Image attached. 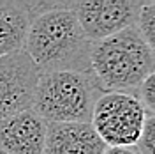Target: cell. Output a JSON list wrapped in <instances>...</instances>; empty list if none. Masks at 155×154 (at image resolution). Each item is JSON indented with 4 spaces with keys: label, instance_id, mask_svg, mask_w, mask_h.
<instances>
[{
    "label": "cell",
    "instance_id": "1",
    "mask_svg": "<svg viewBox=\"0 0 155 154\" xmlns=\"http://www.w3.org/2000/svg\"><path fill=\"white\" fill-rule=\"evenodd\" d=\"M92 43L67 2H35L23 51L41 75L57 71L90 73Z\"/></svg>",
    "mask_w": 155,
    "mask_h": 154
},
{
    "label": "cell",
    "instance_id": "2",
    "mask_svg": "<svg viewBox=\"0 0 155 154\" xmlns=\"http://www.w3.org/2000/svg\"><path fill=\"white\" fill-rule=\"evenodd\" d=\"M155 69V58L134 27L92 43L90 73L102 92L137 94V89Z\"/></svg>",
    "mask_w": 155,
    "mask_h": 154
},
{
    "label": "cell",
    "instance_id": "3",
    "mask_svg": "<svg viewBox=\"0 0 155 154\" xmlns=\"http://www.w3.org/2000/svg\"><path fill=\"white\" fill-rule=\"evenodd\" d=\"M101 94L92 73H44L39 76L32 110L48 124H90Z\"/></svg>",
    "mask_w": 155,
    "mask_h": 154
},
{
    "label": "cell",
    "instance_id": "4",
    "mask_svg": "<svg viewBox=\"0 0 155 154\" xmlns=\"http://www.w3.org/2000/svg\"><path fill=\"white\" fill-rule=\"evenodd\" d=\"M145 119L146 112L137 96L102 92L95 101L90 126L106 147H134Z\"/></svg>",
    "mask_w": 155,
    "mask_h": 154
},
{
    "label": "cell",
    "instance_id": "5",
    "mask_svg": "<svg viewBox=\"0 0 155 154\" xmlns=\"http://www.w3.org/2000/svg\"><path fill=\"white\" fill-rule=\"evenodd\" d=\"M90 43L111 37L137 23L143 2L137 0H83L67 2Z\"/></svg>",
    "mask_w": 155,
    "mask_h": 154
},
{
    "label": "cell",
    "instance_id": "6",
    "mask_svg": "<svg viewBox=\"0 0 155 154\" xmlns=\"http://www.w3.org/2000/svg\"><path fill=\"white\" fill-rule=\"evenodd\" d=\"M39 76L23 50L0 57V121L32 108Z\"/></svg>",
    "mask_w": 155,
    "mask_h": 154
},
{
    "label": "cell",
    "instance_id": "7",
    "mask_svg": "<svg viewBox=\"0 0 155 154\" xmlns=\"http://www.w3.org/2000/svg\"><path fill=\"white\" fill-rule=\"evenodd\" d=\"M48 122L32 108L0 121L2 154H44Z\"/></svg>",
    "mask_w": 155,
    "mask_h": 154
},
{
    "label": "cell",
    "instance_id": "8",
    "mask_svg": "<svg viewBox=\"0 0 155 154\" xmlns=\"http://www.w3.org/2000/svg\"><path fill=\"white\" fill-rule=\"evenodd\" d=\"M104 149L90 124H48L44 154H102Z\"/></svg>",
    "mask_w": 155,
    "mask_h": 154
},
{
    "label": "cell",
    "instance_id": "9",
    "mask_svg": "<svg viewBox=\"0 0 155 154\" xmlns=\"http://www.w3.org/2000/svg\"><path fill=\"white\" fill-rule=\"evenodd\" d=\"M35 2L0 0V57L23 50Z\"/></svg>",
    "mask_w": 155,
    "mask_h": 154
},
{
    "label": "cell",
    "instance_id": "10",
    "mask_svg": "<svg viewBox=\"0 0 155 154\" xmlns=\"http://www.w3.org/2000/svg\"><path fill=\"white\" fill-rule=\"evenodd\" d=\"M136 29L139 30L141 37L145 39V43L148 44L155 58V2H143Z\"/></svg>",
    "mask_w": 155,
    "mask_h": 154
},
{
    "label": "cell",
    "instance_id": "11",
    "mask_svg": "<svg viewBox=\"0 0 155 154\" xmlns=\"http://www.w3.org/2000/svg\"><path fill=\"white\" fill-rule=\"evenodd\" d=\"M134 149L137 154H155V115H146Z\"/></svg>",
    "mask_w": 155,
    "mask_h": 154
},
{
    "label": "cell",
    "instance_id": "12",
    "mask_svg": "<svg viewBox=\"0 0 155 154\" xmlns=\"http://www.w3.org/2000/svg\"><path fill=\"white\" fill-rule=\"evenodd\" d=\"M136 96L143 105L145 112H150V115H155V69L141 82Z\"/></svg>",
    "mask_w": 155,
    "mask_h": 154
},
{
    "label": "cell",
    "instance_id": "13",
    "mask_svg": "<svg viewBox=\"0 0 155 154\" xmlns=\"http://www.w3.org/2000/svg\"><path fill=\"white\" fill-rule=\"evenodd\" d=\"M102 154H137L134 147H106Z\"/></svg>",
    "mask_w": 155,
    "mask_h": 154
},
{
    "label": "cell",
    "instance_id": "14",
    "mask_svg": "<svg viewBox=\"0 0 155 154\" xmlns=\"http://www.w3.org/2000/svg\"><path fill=\"white\" fill-rule=\"evenodd\" d=\"M0 154H2V152H0Z\"/></svg>",
    "mask_w": 155,
    "mask_h": 154
}]
</instances>
